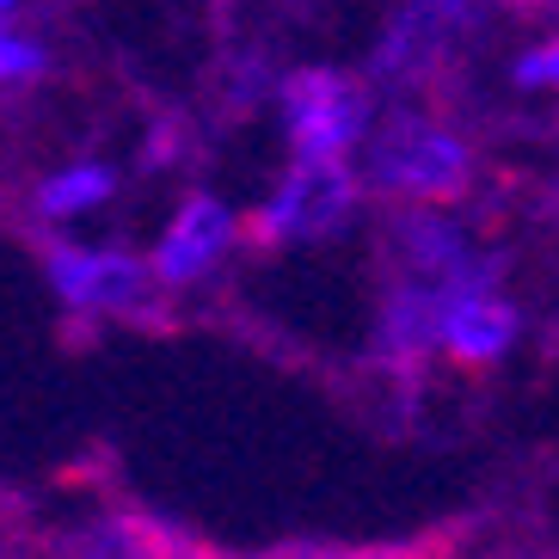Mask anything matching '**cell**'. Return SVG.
<instances>
[{
  "label": "cell",
  "mask_w": 559,
  "mask_h": 559,
  "mask_svg": "<svg viewBox=\"0 0 559 559\" xmlns=\"http://www.w3.org/2000/svg\"><path fill=\"white\" fill-rule=\"evenodd\" d=\"M474 179V148L443 123L394 117L369 142V185L406 203H455Z\"/></svg>",
  "instance_id": "1"
},
{
  "label": "cell",
  "mask_w": 559,
  "mask_h": 559,
  "mask_svg": "<svg viewBox=\"0 0 559 559\" xmlns=\"http://www.w3.org/2000/svg\"><path fill=\"white\" fill-rule=\"evenodd\" d=\"M283 130L301 160H345L369 135V93L338 68H301L283 81Z\"/></svg>",
  "instance_id": "2"
},
{
  "label": "cell",
  "mask_w": 559,
  "mask_h": 559,
  "mask_svg": "<svg viewBox=\"0 0 559 559\" xmlns=\"http://www.w3.org/2000/svg\"><path fill=\"white\" fill-rule=\"evenodd\" d=\"M350 203H357V179L345 173V160H301L277 185V198L259 210L252 234L259 240H320L350 222Z\"/></svg>",
  "instance_id": "3"
},
{
  "label": "cell",
  "mask_w": 559,
  "mask_h": 559,
  "mask_svg": "<svg viewBox=\"0 0 559 559\" xmlns=\"http://www.w3.org/2000/svg\"><path fill=\"white\" fill-rule=\"evenodd\" d=\"M516 345V308L492 289V277L437 283V350L455 362H498Z\"/></svg>",
  "instance_id": "4"
},
{
  "label": "cell",
  "mask_w": 559,
  "mask_h": 559,
  "mask_svg": "<svg viewBox=\"0 0 559 559\" xmlns=\"http://www.w3.org/2000/svg\"><path fill=\"white\" fill-rule=\"evenodd\" d=\"M50 277H56V296L81 313H123L148 289V271L135 259H123V252H81V247H56Z\"/></svg>",
  "instance_id": "5"
},
{
  "label": "cell",
  "mask_w": 559,
  "mask_h": 559,
  "mask_svg": "<svg viewBox=\"0 0 559 559\" xmlns=\"http://www.w3.org/2000/svg\"><path fill=\"white\" fill-rule=\"evenodd\" d=\"M394 247L406 277H425V283H461V277H492V264L479 259V247L461 234V222L437 210H412L400 215L394 228Z\"/></svg>",
  "instance_id": "6"
},
{
  "label": "cell",
  "mask_w": 559,
  "mask_h": 559,
  "mask_svg": "<svg viewBox=\"0 0 559 559\" xmlns=\"http://www.w3.org/2000/svg\"><path fill=\"white\" fill-rule=\"evenodd\" d=\"M234 240V210L215 198H185V210L173 215L160 252H154V277L160 283H198L203 271L222 264Z\"/></svg>",
  "instance_id": "7"
},
{
  "label": "cell",
  "mask_w": 559,
  "mask_h": 559,
  "mask_svg": "<svg viewBox=\"0 0 559 559\" xmlns=\"http://www.w3.org/2000/svg\"><path fill=\"white\" fill-rule=\"evenodd\" d=\"M111 166H68V173H56L44 191H37V210L44 215H81L93 210V203L111 198Z\"/></svg>",
  "instance_id": "8"
},
{
  "label": "cell",
  "mask_w": 559,
  "mask_h": 559,
  "mask_svg": "<svg viewBox=\"0 0 559 559\" xmlns=\"http://www.w3.org/2000/svg\"><path fill=\"white\" fill-rule=\"evenodd\" d=\"M148 528L154 523H135V516L105 523V528H93V535H81L74 559H148Z\"/></svg>",
  "instance_id": "9"
},
{
  "label": "cell",
  "mask_w": 559,
  "mask_h": 559,
  "mask_svg": "<svg viewBox=\"0 0 559 559\" xmlns=\"http://www.w3.org/2000/svg\"><path fill=\"white\" fill-rule=\"evenodd\" d=\"M516 86H528V93H559V37L535 44V50L516 62Z\"/></svg>",
  "instance_id": "10"
},
{
  "label": "cell",
  "mask_w": 559,
  "mask_h": 559,
  "mask_svg": "<svg viewBox=\"0 0 559 559\" xmlns=\"http://www.w3.org/2000/svg\"><path fill=\"white\" fill-rule=\"evenodd\" d=\"M32 74H44V50L32 37L0 32V81H32Z\"/></svg>",
  "instance_id": "11"
},
{
  "label": "cell",
  "mask_w": 559,
  "mask_h": 559,
  "mask_svg": "<svg viewBox=\"0 0 559 559\" xmlns=\"http://www.w3.org/2000/svg\"><path fill=\"white\" fill-rule=\"evenodd\" d=\"M277 559H418L406 547H313V554H277Z\"/></svg>",
  "instance_id": "12"
},
{
  "label": "cell",
  "mask_w": 559,
  "mask_h": 559,
  "mask_svg": "<svg viewBox=\"0 0 559 559\" xmlns=\"http://www.w3.org/2000/svg\"><path fill=\"white\" fill-rule=\"evenodd\" d=\"M148 559H210L203 547H191L185 535H166V528H148Z\"/></svg>",
  "instance_id": "13"
},
{
  "label": "cell",
  "mask_w": 559,
  "mask_h": 559,
  "mask_svg": "<svg viewBox=\"0 0 559 559\" xmlns=\"http://www.w3.org/2000/svg\"><path fill=\"white\" fill-rule=\"evenodd\" d=\"M7 7H13V0H0V13H7Z\"/></svg>",
  "instance_id": "14"
}]
</instances>
